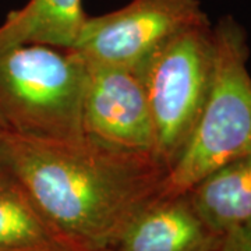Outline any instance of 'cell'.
Segmentation results:
<instances>
[{
    "label": "cell",
    "mask_w": 251,
    "mask_h": 251,
    "mask_svg": "<svg viewBox=\"0 0 251 251\" xmlns=\"http://www.w3.org/2000/svg\"><path fill=\"white\" fill-rule=\"evenodd\" d=\"M85 64L82 135L113 150L156 156L152 117L138 72Z\"/></svg>",
    "instance_id": "obj_6"
},
{
    "label": "cell",
    "mask_w": 251,
    "mask_h": 251,
    "mask_svg": "<svg viewBox=\"0 0 251 251\" xmlns=\"http://www.w3.org/2000/svg\"><path fill=\"white\" fill-rule=\"evenodd\" d=\"M7 161L48 219L84 251L113 247L131 218L161 193L166 168L153 155L87 137L44 140L4 130Z\"/></svg>",
    "instance_id": "obj_1"
},
{
    "label": "cell",
    "mask_w": 251,
    "mask_h": 251,
    "mask_svg": "<svg viewBox=\"0 0 251 251\" xmlns=\"http://www.w3.org/2000/svg\"><path fill=\"white\" fill-rule=\"evenodd\" d=\"M9 171V161H7V147L4 138V128H0V172Z\"/></svg>",
    "instance_id": "obj_12"
},
{
    "label": "cell",
    "mask_w": 251,
    "mask_h": 251,
    "mask_svg": "<svg viewBox=\"0 0 251 251\" xmlns=\"http://www.w3.org/2000/svg\"><path fill=\"white\" fill-rule=\"evenodd\" d=\"M222 234L198 215L187 194L150 200L127 224L116 251H218Z\"/></svg>",
    "instance_id": "obj_7"
},
{
    "label": "cell",
    "mask_w": 251,
    "mask_h": 251,
    "mask_svg": "<svg viewBox=\"0 0 251 251\" xmlns=\"http://www.w3.org/2000/svg\"><path fill=\"white\" fill-rule=\"evenodd\" d=\"M87 64L73 49L0 46V117L7 130L44 140L82 137Z\"/></svg>",
    "instance_id": "obj_3"
},
{
    "label": "cell",
    "mask_w": 251,
    "mask_h": 251,
    "mask_svg": "<svg viewBox=\"0 0 251 251\" xmlns=\"http://www.w3.org/2000/svg\"><path fill=\"white\" fill-rule=\"evenodd\" d=\"M208 21L200 0H131L115 11L88 16L72 49L85 63L137 70L183 29Z\"/></svg>",
    "instance_id": "obj_5"
},
{
    "label": "cell",
    "mask_w": 251,
    "mask_h": 251,
    "mask_svg": "<svg viewBox=\"0 0 251 251\" xmlns=\"http://www.w3.org/2000/svg\"><path fill=\"white\" fill-rule=\"evenodd\" d=\"M0 251H84L54 226L11 171L0 172Z\"/></svg>",
    "instance_id": "obj_8"
},
{
    "label": "cell",
    "mask_w": 251,
    "mask_h": 251,
    "mask_svg": "<svg viewBox=\"0 0 251 251\" xmlns=\"http://www.w3.org/2000/svg\"><path fill=\"white\" fill-rule=\"evenodd\" d=\"M0 128H4V130H7V127L4 125V122H3V119L0 117Z\"/></svg>",
    "instance_id": "obj_13"
},
{
    "label": "cell",
    "mask_w": 251,
    "mask_h": 251,
    "mask_svg": "<svg viewBox=\"0 0 251 251\" xmlns=\"http://www.w3.org/2000/svg\"><path fill=\"white\" fill-rule=\"evenodd\" d=\"M215 42L211 23L188 27L137 69L152 117L156 158L169 171L198 123L211 90Z\"/></svg>",
    "instance_id": "obj_4"
},
{
    "label": "cell",
    "mask_w": 251,
    "mask_h": 251,
    "mask_svg": "<svg viewBox=\"0 0 251 251\" xmlns=\"http://www.w3.org/2000/svg\"><path fill=\"white\" fill-rule=\"evenodd\" d=\"M197 214L224 236L251 222V153L226 163L188 190Z\"/></svg>",
    "instance_id": "obj_9"
},
{
    "label": "cell",
    "mask_w": 251,
    "mask_h": 251,
    "mask_svg": "<svg viewBox=\"0 0 251 251\" xmlns=\"http://www.w3.org/2000/svg\"><path fill=\"white\" fill-rule=\"evenodd\" d=\"M215 63L198 123L177 161L166 172L161 196L186 194L201 179L251 153V74L247 32L230 14L212 25Z\"/></svg>",
    "instance_id": "obj_2"
},
{
    "label": "cell",
    "mask_w": 251,
    "mask_h": 251,
    "mask_svg": "<svg viewBox=\"0 0 251 251\" xmlns=\"http://www.w3.org/2000/svg\"><path fill=\"white\" fill-rule=\"evenodd\" d=\"M99 251H116V249H115V247H109V249H103V250Z\"/></svg>",
    "instance_id": "obj_14"
},
{
    "label": "cell",
    "mask_w": 251,
    "mask_h": 251,
    "mask_svg": "<svg viewBox=\"0 0 251 251\" xmlns=\"http://www.w3.org/2000/svg\"><path fill=\"white\" fill-rule=\"evenodd\" d=\"M218 251H251V222L226 232Z\"/></svg>",
    "instance_id": "obj_11"
},
{
    "label": "cell",
    "mask_w": 251,
    "mask_h": 251,
    "mask_svg": "<svg viewBox=\"0 0 251 251\" xmlns=\"http://www.w3.org/2000/svg\"><path fill=\"white\" fill-rule=\"evenodd\" d=\"M88 14L82 0H28L0 25V46L20 44L72 49Z\"/></svg>",
    "instance_id": "obj_10"
}]
</instances>
